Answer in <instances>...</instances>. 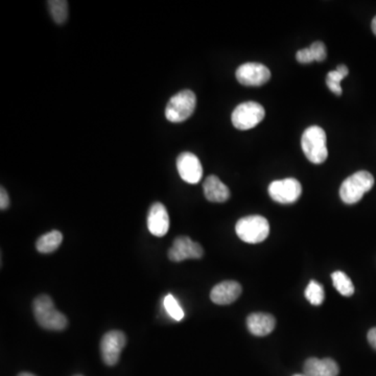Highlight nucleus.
Masks as SVG:
<instances>
[{
  "mask_svg": "<svg viewBox=\"0 0 376 376\" xmlns=\"http://www.w3.org/2000/svg\"><path fill=\"white\" fill-rule=\"evenodd\" d=\"M32 312L39 325L44 330L61 332L68 325L67 318L56 308L49 296H38L32 302Z\"/></svg>",
  "mask_w": 376,
  "mask_h": 376,
  "instance_id": "1",
  "label": "nucleus"
},
{
  "mask_svg": "<svg viewBox=\"0 0 376 376\" xmlns=\"http://www.w3.org/2000/svg\"><path fill=\"white\" fill-rule=\"evenodd\" d=\"M375 185V178L367 170H360L345 179L340 187V196L345 204L352 205L362 200L363 196Z\"/></svg>",
  "mask_w": 376,
  "mask_h": 376,
  "instance_id": "2",
  "label": "nucleus"
},
{
  "mask_svg": "<svg viewBox=\"0 0 376 376\" xmlns=\"http://www.w3.org/2000/svg\"><path fill=\"white\" fill-rule=\"evenodd\" d=\"M301 146L306 158L312 163L321 164L327 159L326 133L318 125H312L304 131L301 138Z\"/></svg>",
  "mask_w": 376,
  "mask_h": 376,
  "instance_id": "3",
  "label": "nucleus"
},
{
  "mask_svg": "<svg viewBox=\"0 0 376 376\" xmlns=\"http://www.w3.org/2000/svg\"><path fill=\"white\" fill-rule=\"evenodd\" d=\"M235 231L237 237L245 243L258 244L269 237L270 224L261 215H249L237 223Z\"/></svg>",
  "mask_w": 376,
  "mask_h": 376,
  "instance_id": "4",
  "label": "nucleus"
},
{
  "mask_svg": "<svg viewBox=\"0 0 376 376\" xmlns=\"http://www.w3.org/2000/svg\"><path fill=\"white\" fill-rule=\"evenodd\" d=\"M196 107V96L192 90H183L175 94L165 108V118L170 123H183L194 113Z\"/></svg>",
  "mask_w": 376,
  "mask_h": 376,
  "instance_id": "5",
  "label": "nucleus"
},
{
  "mask_svg": "<svg viewBox=\"0 0 376 376\" xmlns=\"http://www.w3.org/2000/svg\"><path fill=\"white\" fill-rule=\"evenodd\" d=\"M265 116V108L255 101H246L235 108L231 120L237 130L246 131L253 129L259 123L263 122Z\"/></svg>",
  "mask_w": 376,
  "mask_h": 376,
  "instance_id": "6",
  "label": "nucleus"
},
{
  "mask_svg": "<svg viewBox=\"0 0 376 376\" xmlns=\"http://www.w3.org/2000/svg\"><path fill=\"white\" fill-rule=\"evenodd\" d=\"M237 80L239 84L248 87H259L271 79V71L261 63L249 62L237 68Z\"/></svg>",
  "mask_w": 376,
  "mask_h": 376,
  "instance_id": "7",
  "label": "nucleus"
},
{
  "mask_svg": "<svg viewBox=\"0 0 376 376\" xmlns=\"http://www.w3.org/2000/svg\"><path fill=\"white\" fill-rule=\"evenodd\" d=\"M269 194L272 200L280 204H293L299 200L302 187L299 181L294 178L276 180L270 184Z\"/></svg>",
  "mask_w": 376,
  "mask_h": 376,
  "instance_id": "8",
  "label": "nucleus"
},
{
  "mask_svg": "<svg viewBox=\"0 0 376 376\" xmlns=\"http://www.w3.org/2000/svg\"><path fill=\"white\" fill-rule=\"evenodd\" d=\"M127 339L120 330H111L105 334L101 341V353L104 363L108 366H114L120 361Z\"/></svg>",
  "mask_w": 376,
  "mask_h": 376,
  "instance_id": "9",
  "label": "nucleus"
},
{
  "mask_svg": "<svg viewBox=\"0 0 376 376\" xmlns=\"http://www.w3.org/2000/svg\"><path fill=\"white\" fill-rule=\"evenodd\" d=\"M204 255V250L200 244L194 243L188 237H178L168 250V258L174 263L199 259Z\"/></svg>",
  "mask_w": 376,
  "mask_h": 376,
  "instance_id": "10",
  "label": "nucleus"
},
{
  "mask_svg": "<svg viewBox=\"0 0 376 376\" xmlns=\"http://www.w3.org/2000/svg\"><path fill=\"white\" fill-rule=\"evenodd\" d=\"M179 175L185 182L196 184L203 177V168L200 159L192 153L184 152L177 158Z\"/></svg>",
  "mask_w": 376,
  "mask_h": 376,
  "instance_id": "11",
  "label": "nucleus"
},
{
  "mask_svg": "<svg viewBox=\"0 0 376 376\" xmlns=\"http://www.w3.org/2000/svg\"><path fill=\"white\" fill-rule=\"evenodd\" d=\"M149 231L157 237H162L170 229V217L165 206L161 203H154L148 215Z\"/></svg>",
  "mask_w": 376,
  "mask_h": 376,
  "instance_id": "12",
  "label": "nucleus"
},
{
  "mask_svg": "<svg viewBox=\"0 0 376 376\" xmlns=\"http://www.w3.org/2000/svg\"><path fill=\"white\" fill-rule=\"evenodd\" d=\"M241 294L242 287L239 282L227 280L213 287L211 293V299L218 306H227L237 300Z\"/></svg>",
  "mask_w": 376,
  "mask_h": 376,
  "instance_id": "13",
  "label": "nucleus"
},
{
  "mask_svg": "<svg viewBox=\"0 0 376 376\" xmlns=\"http://www.w3.org/2000/svg\"><path fill=\"white\" fill-rule=\"evenodd\" d=\"M303 371L306 376H338L340 368L332 358H311L304 363Z\"/></svg>",
  "mask_w": 376,
  "mask_h": 376,
  "instance_id": "14",
  "label": "nucleus"
},
{
  "mask_svg": "<svg viewBox=\"0 0 376 376\" xmlns=\"http://www.w3.org/2000/svg\"><path fill=\"white\" fill-rule=\"evenodd\" d=\"M275 318L270 313H254L247 318V327L251 334L265 337L271 334L275 328Z\"/></svg>",
  "mask_w": 376,
  "mask_h": 376,
  "instance_id": "15",
  "label": "nucleus"
},
{
  "mask_svg": "<svg viewBox=\"0 0 376 376\" xmlns=\"http://www.w3.org/2000/svg\"><path fill=\"white\" fill-rule=\"evenodd\" d=\"M207 200L213 203L226 202L230 198V190L217 176L207 177L203 184Z\"/></svg>",
  "mask_w": 376,
  "mask_h": 376,
  "instance_id": "16",
  "label": "nucleus"
},
{
  "mask_svg": "<svg viewBox=\"0 0 376 376\" xmlns=\"http://www.w3.org/2000/svg\"><path fill=\"white\" fill-rule=\"evenodd\" d=\"M62 241V233L58 230H53L39 237L36 243V248L38 252L42 253V254H49V253L55 252L61 245Z\"/></svg>",
  "mask_w": 376,
  "mask_h": 376,
  "instance_id": "17",
  "label": "nucleus"
},
{
  "mask_svg": "<svg viewBox=\"0 0 376 376\" xmlns=\"http://www.w3.org/2000/svg\"><path fill=\"white\" fill-rule=\"evenodd\" d=\"M349 73V69L344 64L338 65L336 70L330 71L326 75V85L330 88V92L340 96L342 94V87L341 82L347 77Z\"/></svg>",
  "mask_w": 376,
  "mask_h": 376,
  "instance_id": "18",
  "label": "nucleus"
},
{
  "mask_svg": "<svg viewBox=\"0 0 376 376\" xmlns=\"http://www.w3.org/2000/svg\"><path fill=\"white\" fill-rule=\"evenodd\" d=\"M49 13L54 21L58 25H63L68 17V2L66 0H49L47 1Z\"/></svg>",
  "mask_w": 376,
  "mask_h": 376,
  "instance_id": "19",
  "label": "nucleus"
},
{
  "mask_svg": "<svg viewBox=\"0 0 376 376\" xmlns=\"http://www.w3.org/2000/svg\"><path fill=\"white\" fill-rule=\"evenodd\" d=\"M332 282L337 291L345 297H350L354 294V285L351 280L348 277L344 272L337 271L332 273Z\"/></svg>",
  "mask_w": 376,
  "mask_h": 376,
  "instance_id": "20",
  "label": "nucleus"
},
{
  "mask_svg": "<svg viewBox=\"0 0 376 376\" xmlns=\"http://www.w3.org/2000/svg\"><path fill=\"white\" fill-rule=\"evenodd\" d=\"M306 297L313 306H321L325 297L323 287L319 282L312 280L306 289Z\"/></svg>",
  "mask_w": 376,
  "mask_h": 376,
  "instance_id": "21",
  "label": "nucleus"
},
{
  "mask_svg": "<svg viewBox=\"0 0 376 376\" xmlns=\"http://www.w3.org/2000/svg\"><path fill=\"white\" fill-rule=\"evenodd\" d=\"M164 308L168 315L176 320V321H181L184 318V312L181 308L180 304L177 301L176 298L173 295H168L163 300Z\"/></svg>",
  "mask_w": 376,
  "mask_h": 376,
  "instance_id": "22",
  "label": "nucleus"
},
{
  "mask_svg": "<svg viewBox=\"0 0 376 376\" xmlns=\"http://www.w3.org/2000/svg\"><path fill=\"white\" fill-rule=\"evenodd\" d=\"M311 51H312L313 59L317 62H322L327 57V51H326L325 44L321 41H317L313 42L310 47Z\"/></svg>",
  "mask_w": 376,
  "mask_h": 376,
  "instance_id": "23",
  "label": "nucleus"
},
{
  "mask_svg": "<svg viewBox=\"0 0 376 376\" xmlns=\"http://www.w3.org/2000/svg\"><path fill=\"white\" fill-rule=\"evenodd\" d=\"M296 59H297L298 62L301 63V64H310V63L315 61L310 47L298 51V53L296 54Z\"/></svg>",
  "mask_w": 376,
  "mask_h": 376,
  "instance_id": "24",
  "label": "nucleus"
},
{
  "mask_svg": "<svg viewBox=\"0 0 376 376\" xmlns=\"http://www.w3.org/2000/svg\"><path fill=\"white\" fill-rule=\"evenodd\" d=\"M8 205H10V198H8V192L4 187H1V190H0V208L1 211H6Z\"/></svg>",
  "mask_w": 376,
  "mask_h": 376,
  "instance_id": "25",
  "label": "nucleus"
},
{
  "mask_svg": "<svg viewBox=\"0 0 376 376\" xmlns=\"http://www.w3.org/2000/svg\"><path fill=\"white\" fill-rule=\"evenodd\" d=\"M368 341L370 345L376 350V327L371 328L368 332Z\"/></svg>",
  "mask_w": 376,
  "mask_h": 376,
  "instance_id": "26",
  "label": "nucleus"
},
{
  "mask_svg": "<svg viewBox=\"0 0 376 376\" xmlns=\"http://www.w3.org/2000/svg\"><path fill=\"white\" fill-rule=\"evenodd\" d=\"M371 27H372L373 34H375L376 36V16L375 17V18H373L372 25H371Z\"/></svg>",
  "mask_w": 376,
  "mask_h": 376,
  "instance_id": "27",
  "label": "nucleus"
},
{
  "mask_svg": "<svg viewBox=\"0 0 376 376\" xmlns=\"http://www.w3.org/2000/svg\"><path fill=\"white\" fill-rule=\"evenodd\" d=\"M18 376H36V375H32V373H30V372H23V373H20V375H19Z\"/></svg>",
  "mask_w": 376,
  "mask_h": 376,
  "instance_id": "28",
  "label": "nucleus"
},
{
  "mask_svg": "<svg viewBox=\"0 0 376 376\" xmlns=\"http://www.w3.org/2000/svg\"><path fill=\"white\" fill-rule=\"evenodd\" d=\"M294 376H306V375H294Z\"/></svg>",
  "mask_w": 376,
  "mask_h": 376,
  "instance_id": "29",
  "label": "nucleus"
},
{
  "mask_svg": "<svg viewBox=\"0 0 376 376\" xmlns=\"http://www.w3.org/2000/svg\"><path fill=\"white\" fill-rule=\"evenodd\" d=\"M75 376H82V375H75Z\"/></svg>",
  "mask_w": 376,
  "mask_h": 376,
  "instance_id": "30",
  "label": "nucleus"
}]
</instances>
